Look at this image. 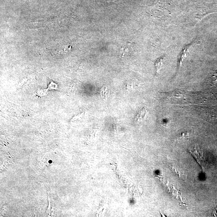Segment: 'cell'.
<instances>
[{
    "label": "cell",
    "mask_w": 217,
    "mask_h": 217,
    "mask_svg": "<svg viewBox=\"0 0 217 217\" xmlns=\"http://www.w3.org/2000/svg\"><path fill=\"white\" fill-rule=\"evenodd\" d=\"M147 110L145 107L139 109L137 112L135 117V120L138 123L145 120L147 117Z\"/></svg>",
    "instance_id": "1"
},
{
    "label": "cell",
    "mask_w": 217,
    "mask_h": 217,
    "mask_svg": "<svg viewBox=\"0 0 217 217\" xmlns=\"http://www.w3.org/2000/svg\"><path fill=\"white\" fill-rule=\"evenodd\" d=\"M99 96L103 100L105 101L107 98L108 89L107 86L103 85L99 91Z\"/></svg>",
    "instance_id": "2"
},
{
    "label": "cell",
    "mask_w": 217,
    "mask_h": 217,
    "mask_svg": "<svg viewBox=\"0 0 217 217\" xmlns=\"http://www.w3.org/2000/svg\"><path fill=\"white\" fill-rule=\"evenodd\" d=\"M164 60V58L161 57L158 58L155 62L154 66L155 67V74L157 75L159 74L160 69L162 68L163 65V62Z\"/></svg>",
    "instance_id": "3"
},
{
    "label": "cell",
    "mask_w": 217,
    "mask_h": 217,
    "mask_svg": "<svg viewBox=\"0 0 217 217\" xmlns=\"http://www.w3.org/2000/svg\"><path fill=\"white\" fill-rule=\"evenodd\" d=\"M135 82L133 81H129L127 82L126 87L127 90L129 91L133 90L135 89L137 85H136Z\"/></svg>",
    "instance_id": "4"
},
{
    "label": "cell",
    "mask_w": 217,
    "mask_h": 217,
    "mask_svg": "<svg viewBox=\"0 0 217 217\" xmlns=\"http://www.w3.org/2000/svg\"><path fill=\"white\" fill-rule=\"evenodd\" d=\"M48 88L46 89H39L37 91V96L39 97H42L46 96L48 94Z\"/></svg>",
    "instance_id": "5"
},
{
    "label": "cell",
    "mask_w": 217,
    "mask_h": 217,
    "mask_svg": "<svg viewBox=\"0 0 217 217\" xmlns=\"http://www.w3.org/2000/svg\"><path fill=\"white\" fill-rule=\"evenodd\" d=\"M84 113H81V114H78V115H76L74 117H73L72 119H74V120H77V119H83L84 118Z\"/></svg>",
    "instance_id": "6"
},
{
    "label": "cell",
    "mask_w": 217,
    "mask_h": 217,
    "mask_svg": "<svg viewBox=\"0 0 217 217\" xmlns=\"http://www.w3.org/2000/svg\"><path fill=\"white\" fill-rule=\"evenodd\" d=\"M58 86L57 84H55V83L52 82L50 84V85H49L48 89H57Z\"/></svg>",
    "instance_id": "7"
}]
</instances>
